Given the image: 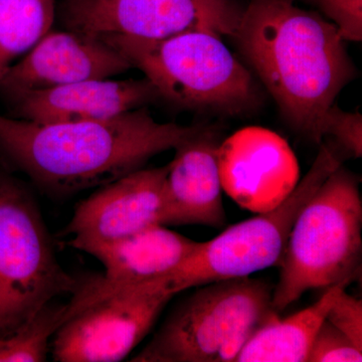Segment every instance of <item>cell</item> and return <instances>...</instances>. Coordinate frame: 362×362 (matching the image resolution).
<instances>
[{
  "instance_id": "cell-1",
  "label": "cell",
  "mask_w": 362,
  "mask_h": 362,
  "mask_svg": "<svg viewBox=\"0 0 362 362\" xmlns=\"http://www.w3.org/2000/svg\"><path fill=\"white\" fill-rule=\"evenodd\" d=\"M201 129L160 123L144 107L105 120L39 123L0 115V153L47 194L101 187Z\"/></svg>"
},
{
  "instance_id": "cell-2",
  "label": "cell",
  "mask_w": 362,
  "mask_h": 362,
  "mask_svg": "<svg viewBox=\"0 0 362 362\" xmlns=\"http://www.w3.org/2000/svg\"><path fill=\"white\" fill-rule=\"evenodd\" d=\"M233 37L286 119L321 143L326 111L356 76L334 23L288 0H251Z\"/></svg>"
},
{
  "instance_id": "cell-3",
  "label": "cell",
  "mask_w": 362,
  "mask_h": 362,
  "mask_svg": "<svg viewBox=\"0 0 362 362\" xmlns=\"http://www.w3.org/2000/svg\"><path fill=\"white\" fill-rule=\"evenodd\" d=\"M362 201L358 180L342 164L305 204L289 233L274 288L278 313L309 290L349 285L361 271Z\"/></svg>"
},
{
  "instance_id": "cell-4",
  "label": "cell",
  "mask_w": 362,
  "mask_h": 362,
  "mask_svg": "<svg viewBox=\"0 0 362 362\" xmlns=\"http://www.w3.org/2000/svg\"><path fill=\"white\" fill-rule=\"evenodd\" d=\"M274 288L249 277L199 286L166 317L136 362H235L250 338L279 318Z\"/></svg>"
},
{
  "instance_id": "cell-5",
  "label": "cell",
  "mask_w": 362,
  "mask_h": 362,
  "mask_svg": "<svg viewBox=\"0 0 362 362\" xmlns=\"http://www.w3.org/2000/svg\"><path fill=\"white\" fill-rule=\"evenodd\" d=\"M342 161L339 147L324 143L308 173L280 204L228 226L213 240L199 243L175 270L139 286L176 295L209 283L250 277L279 265L298 214Z\"/></svg>"
},
{
  "instance_id": "cell-6",
  "label": "cell",
  "mask_w": 362,
  "mask_h": 362,
  "mask_svg": "<svg viewBox=\"0 0 362 362\" xmlns=\"http://www.w3.org/2000/svg\"><path fill=\"white\" fill-rule=\"evenodd\" d=\"M139 69L161 97L189 108L239 113L252 103L249 71L211 32H189L163 40L101 37Z\"/></svg>"
},
{
  "instance_id": "cell-7",
  "label": "cell",
  "mask_w": 362,
  "mask_h": 362,
  "mask_svg": "<svg viewBox=\"0 0 362 362\" xmlns=\"http://www.w3.org/2000/svg\"><path fill=\"white\" fill-rule=\"evenodd\" d=\"M78 285L59 265L32 192L0 166V339Z\"/></svg>"
},
{
  "instance_id": "cell-8",
  "label": "cell",
  "mask_w": 362,
  "mask_h": 362,
  "mask_svg": "<svg viewBox=\"0 0 362 362\" xmlns=\"http://www.w3.org/2000/svg\"><path fill=\"white\" fill-rule=\"evenodd\" d=\"M240 14L232 0H65L59 9L68 30L143 40L189 32L233 35Z\"/></svg>"
},
{
  "instance_id": "cell-9",
  "label": "cell",
  "mask_w": 362,
  "mask_h": 362,
  "mask_svg": "<svg viewBox=\"0 0 362 362\" xmlns=\"http://www.w3.org/2000/svg\"><path fill=\"white\" fill-rule=\"evenodd\" d=\"M175 295L126 288L68 312L52 337L54 361L116 362L144 339Z\"/></svg>"
},
{
  "instance_id": "cell-10",
  "label": "cell",
  "mask_w": 362,
  "mask_h": 362,
  "mask_svg": "<svg viewBox=\"0 0 362 362\" xmlns=\"http://www.w3.org/2000/svg\"><path fill=\"white\" fill-rule=\"evenodd\" d=\"M221 187L243 209L263 214L280 204L300 180L299 165L284 138L247 127L218 145Z\"/></svg>"
},
{
  "instance_id": "cell-11",
  "label": "cell",
  "mask_w": 362,
  "mask_h": 362,
  "mask_svg": "<svg viewBox=\"0 0 362 362\" xmlns=\"http://www.w3.org/2000/svg\"><path fill=\"white\" fill-rule=\"evenodd\" d=\"M168 166L137 169L103 185L81 202L65 230L69 245L84 252L162 225Z\"/></svg>"
},
{
  "instance_id": "cell-12",
  "label": "cell",
  "mask_w": 362,
  "mask_h": 362,
  "mask_svg": "<svg viewBox=\"0 0 362 362\" xmlns=\"http://www.w3.org/2000/svg\"><path fill=\"white\" fill-rule=\"evenodd\" d=\"M132 68L116 47L95 35L49 30L0 78L11 98L90 78H108Z\"/></svg>"
},
{
  "instance_id": "cell-13",
  "label": "cell",
  "mask_w": 362,
  "mask_h": 362,
  "mask_svg": "<svg viewBox=\"0 0 362 362\" xmlns=\"http://www.w3.org/2000/svg\"><path fill=\"white\" fill-rule=\"evenodd\" d=\"M199 242L156 225L122 239L93 245L85 252L104 267L103 275L90 278L71 294L73 311L105 295L168 275L194 251Z\"/></svg>"
},
{
  "instance_id": "cell-14",
  "label": "cell",
  "mask_w": 362,
  "mask_h": 362,
  "mask_svg": "<svg viewBox=\"0 0 362 362\" xmlns=\"http://www.w3.org/2000/svg\"><path fill=\"white\" fill-rule=\"evenodd\" d=\"M218 145L213 132L201 128L175 147L164 182L162 225H226Z\"/></svg>"
},
{
  "instance_id": "cell-15",
  "label": "cell",
  "mask_w": 362,
  "mask_h": 362,
  "mask_svg": "<svg viewBox=\"0 0 362 362\" xmlns=\"http://www.w3.org/2000/svg\"><path fill=\"white\" fill-rule=\"evenodd\" d=\"M160 97L146 78H90L13 98L16 118L39 123L105 120Z\"/></svg>"
},
{
  "instance_id": "cell-16",
  "label": "cell",
  "mask_w": 362,
  "mask_h": 362,
  "mask_svg": "<svg viewBox=\"0 0 362 362\" xmlns=\"http://www.w3.org/2000/svg\"><path fill=\"white\" fill-rule=\"evenodd\" d=\"M347 286H331L311 306L267 323L250 338L235 362L307 361L317 331L338 292Z\"/></svg>"
},
{
  "instance_id": "cell-17",
  "label": "cell",
  "mask_w": 362,
  "mask_h": 362,
  "mask_svg": "<svg viewBox=\"0 0 362 362\" xmlns=\"http://www.w3.org/2000/svg\"><path fill=\"white\" fill-rule=\"evenodd\" d=\"M56 0H0V78L52 30Z\"/></svg>"
},
{
  "instance_id": "cell-18",
  "label": "cell",
  "mask_w": 362,
  "mask_h": 362,
  "mask_svg": "<svg viewBox=\"0 0 362 362\" xmlns=\"http://www.w3.org/2000/svg\"><path fill=\"white\" fill-rule=\"evenodd\" d=\"M66 314L68 303H59L56 299L45 304L30 320L0 339V362L47 361L52 337Z\"/></svg>"
},
{
  "instance_id": "cell-19",
  "label": "cell",
  "mask_w": 362,
  "mask_h": 362,
  "mask_svg": "<svg viewBox=\"0 0 362 362\" xmlns=\"http://www.w3.org/2000/svg\"><path fill=\"white\" fill-rule=\"evenodd\" d=\"M307 361L361 362L362 350L325 319L317 331Z\"/></svg>"
},
{
  "instance_id": "cell-20",
  "label": "cell",
  "mask_w": 362,
  "mask_h": 362,
  "mask_svg": "<svg viewBox=\"0 0 362 362\" xmlns=\"http://www.w3.org/2000/svg\"><path fill=\"white\" fill-rule=\"evenodd\" d=\"M322 136H332L342 151L359 158L362 156L361 114L343 111L333 104L324 115Z\"/></svg>"
},
{
  "instance_id": "cell-21",
  "label": "cell",
  "mask_w": 362,
  "mask_h": 362,
  "mask_svg": "<svg viewBox=\"0 0 362 362\" xmlns=\"http://www.w3.org/2000/svg\"><path fill=\"white\" fill-rule=\"evenodd\" d=\"M333 21L343 40L361 42L362 0H307Z\"/></svg>"
},
{
  "instance_id": "cell-22",
  "label": "cell",
  "mask_w": 362,
  "mask_h": 362,
  "mask_svg": "<svg viewBox=\"0 0 362 362\" xmlns=\"http://www.w3.org/2000/svg\"><path fill=\"white\" fill-rule=\"evenodd\" d=\"M326 320L362 350V302L342 288L327 312Z\"/></svg>"
}]
</instances>
